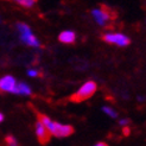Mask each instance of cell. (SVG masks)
Returning <instances> with one entry per match:
<instances>
[{
  "mask_svg": "<svg viewBox=\"0 0 146 146\" xmlns=\"http://www.w3.org/2000/svg\"><path fill=\"white\" fill-rule=\"evenodd\" d=\"M102 111H104L107 115L112 116V118H116V115H118L115 111H113V109H112V108H109V107H104V108H102Z\"/></svg>",
  "mask_w": 146,
  "mask_h": 146,
  "instance_id": "cell-11",
  "label": "cell"
},
{
  "mask_svg": "<svg viewBox=\"0 0 146 146\" xmlns=\"http://www.w3.org/2000/svg\"><path fill=\"white\" fill-rule=\"evenodd\" d=\"M95 145H98V146H104V145H106L105 143H98V144H95Z\"/></svg>",
  "mask_w": 146,
  "mask_h": 146,
  "instance_id": "cell-17",
  "label": "cell"
},
{
  "mask_svg": "<svg viewBox=\"0 0 146 146\" xmlns=\"http://www.w3.org/2000/svg\"><path fill=\"white\" fill-rule=\"evenodd\" d=\"M74 133V128L69 125H62V123H58V122H55L54 125V129L51 134H54L58 138H64V137H69Z\"/></svg>",
  "mask_w": 146,
  "mask_h": 146,
  "instance_id": "cell-5",
  "label": "cell"
},
{
  "mask_svg": "<svg viewBox=\"0 0 146 146\" xmlns=\"http://www.w3.org/2000/svg\"><path fill=\"white\" fill-rule=\"evenodd\" d=\"M3 120H4V115H3L1 113H0V122H1Z\"/></svg>",
  "mask_w": 146,
  "mask_h": 146,
  "instance_id": "cell-16",
  "label": "cell"
},
{
  "mask_svg": "<svg viewBox=\"0 0 146 146\" xmlns=\"http://www.w3.org/2000/svg\"><path fill=\"white\" fill-rule=\"evenodd\" d=\"M31 93V88L24 82H17L13 90V94H20V95H30Z\"/></svg>",
  "mask_w": 146,
  "mask_h": 146,
  "instance_id": "cell-9",
  "label": "cell"
},
{
  "mask_svg": "<svg viewBox=\"0 0 146 146\" xmlns=\"http://www.w3.org/2000/svg\"><path fill=\"white\" fill-rule=\"evenodd\" d=\"M76 39V35L72 31H63L58 36V40L64 43V44H71Z\"/></svg>",
  "mask_w": 146,
  "mask_h": 146,
  "instance_id": "cell-8",
  "label": "cell"
},
{
  "mask_svg": "<svg viewBox=\"0 0 146 146\" xmlns=\"http://www.w3.org/2000/svg\"><path fill=\"white\" fill-rule=\"evenodd\" d=\"M36 134H37L39 143L43 144V145L46 144L50 140V137H51L49 129L43 125L40 121H37V123H36Z\"/></svg>",
  "mask_w": 146,
  "mask_h": 146,
  "instance_id": "cell-6",
  "label": "cell"
},
{
  "mask_svg": "<svg viewBox=\"0 0 146 146\" xmlns=\"http://www.w3.org/2000/svg\"><path fill=\"white\" fill-rule=\"evenodd\" d=\"M119 122H120V125H122V126H126L127 123H128V120H126V119H122V120H120Z\"/></svg>",
  "mask_w": 146,
  "mask_h": 146,
  "instance_id": "cell-14",
  "label": "cell"
},
{
  "mask_svg": "<svg viewBox=\"0 0 146 146\" xmlns=\"http://www.w3.org/2000/svg\"><path fill=\"white\" fill-rule=\"evenodd\" d=\"M17 29H18V31L20 33V38L21 40H23L26 45L29 46H33V48H38L40 44H39V42L37 39V37L32 33L31 31V29L26 24L24 23H18L17 24Z\"/></svg>",
  "mask_w": 146,
  "mask_h": 146,
  "instance_id": "cell-3",
  "label": "cell"
},
{
  "mask_svg": "<svg viewBox=\"0 0 146 146\" xmlns=\"http://www.w3.org/2000/svg\"><path fill=\"white\" fill-rule=\"evenodd\" d=\"M27 75L30 76V77H37V76H39V71L33 70V69H30V70L27 71Z\"/></svg>",
  "mask_w": 146,
  "mask_h": 146,
  "instance_id": "cell-13",
  "label": "cell"
},
{
  "mask_svg": "<svg viewBox=\"0 0 146 146\" xmlns=\"http://www.w3.org/2000/svg\"><path fill=\"white\" fill-rule=\"evenodd\" d=\"M102 39L109 44H115L119 46H126L129 44V38L121 33H106L102 36Z\"/></svg>",
  "mask_w": 146,
  "mask_h": 146,
  "instance_id": "cell-4",
  "label": "cell"
},
{
  "mask_svg": "<svg viewBox=\"0 0 146 146\" xmlns=\"http://www.w3.org/2000/svg\"><path fill=\"white\" fill-rule=\"evenodd\" d=\"M14 1L18 3L21 6H24V7H32L36 3H37V0H14Z\"/></svg>",
  "mask_w": 146,
  "mask_h": 146,
  "instance_id": "cell-10",
  "label": "cell"
},
{
  "mask_svg": "<svg viewBox=\"0 0 146 146\" xmlns=\"http://www.w3.org/2000/svg\"><path fill=\"white\" fill-rule=\"evenodd\" d=\"M16 83H17V81L12 76H5L3 78H0V92L13 93Z\"/></svg>",
  "mask_w": 146,
  "mask_h": 146,
  "instance_id": "cell-7",
  "label": "cell"
},
{
  "mask_svg": "<svg viewBox=\"0 0 146 146\" xmlns=\"http://www.w3.org/2000/svg\"><path fill=\"white\" fill-rule=\"evenodd\" d=\"M96 89H98V86L94 81L86 82L76 93H74L70 96V101H72V102H82V101L88 100L94 95V94H95Z\"/></svg>",
  "mask_w": 146,
  "mask_h": 146,
  "instance_id": "cell-1",
  "label": "cell"
},
{
  "mask_svg": "<svg viewBox=\"0 0 146 146\" xmlns=\"http://www.w3.org/2000/svg\"><path fill=\"white\" fill-rule=\"evenodd\" d=\"M5 141L7 143V145H18V143H17V140L14 139V138L12 137V135H9L5 139Z\"/></svg>",
  "mask_w": 146,
  "mask_h": 146,
  "instance_id": "cell-12",
  "label": "cell"
},
{
  "mask_svg": "<svg viewBox=\"0 0 146 146\" xmlns=\"http://www.w3.org/2000/svg\"><path fill=\"white\" fill-rule=\"evenodd\" d=\"M92 14L95 21L100 26H107L111 21H113L115 14L112 12L111 9H108L107 6H100L96 7L92 11Z\"/></svg>",
  "mask_w": 146,
  "mask_h": 146,
  "instance_id": "cell-2",
  "label": "cell"
},
{
  "mask_svg": "<svg viewBox=\"0 0 146 146\" xmlns=\"http://www.w3.org/2000/svg\"><path fill=\"white\" fill-rule=\"evenodd\" d=\"M123 133H125V135H128V133H129V129H128L127 127H125V128H123Z\"/></svg>",
  "mask_w": 146,
  "mask_h": 146,
  "instance_id": "cell-15",
  "label": "cell"
}]
</instances>
